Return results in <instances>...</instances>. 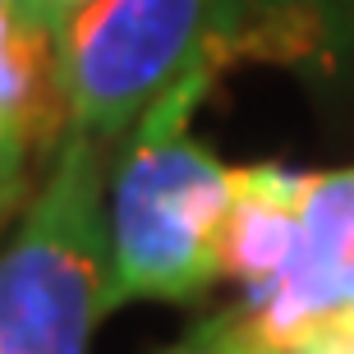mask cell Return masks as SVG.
Instances as JSON below:
<instances>
[{"label": "cell", "instance_id": "obj_1", "mask_svg": "<svg viewBox=\"0 0 354 354\" xmlns=\"http://www.w3.org/2000/svg\"><path fill=\"white\" fill-rule=\"evenodd\" d=\"M225 65L230 60L216 51L203 55L129 129L111 194L106 313L133 299H198L225 276L221 235L235 203V171L189 133L198 102Z\"/></svg>", "mask_w": 354, "mask_h": 354}, {"label": "cell", "instance_id": "obj_2", "mask_svg": "<svg viewBox=\"0 0 354 354\" xmlns=\"http://www.w3.org/2000/svg\"><path fill=\"white\" fill-rule=\"evenodd\" d=\"M111 221L102 143L69 124L32 207L0 253V354H88L106 317Z\"/></svg>", "mask_w": 354, "mask_h": 354}, {"label": "cell", "instance_id": "obj_3", "mask_svg": "<svg viewBox=\"0 0 354 354\" xmlns=\"http://www.w3.org/2000/svg\"><path fill=\"white\" fill-rule=\"evenodd\" d=\"M253 0H97L60 37L69 124L97 143L129 133L203 55L249 60Z\"/></svg>", "mask_w": 354, "mask_h": 354}, {"label": "cell", "instance_id": "obj_4", "mask_svg": "<svg viewBox=\"0 0 354 354\" xmlns=\"http://www.w3.org/2000/svg\"><path fill=\"white\" fill-rule=\"evenodd\" d=\"M69 129V97L60 83V37L19 0H0V143L51 147Z\"/></svg>", "mask_w": 354, "mask_h": 354}, {"label": "cell", "instance_id": "obj_5", "mask_svg": "<svg viewBox=\"0 0 354 354\" xmlns=\"http://www.w3.org/2000/svg\"><path fill=\"white\" fill-rule=\"evenodd\" d=\"M304 194L308 175L286 166H244L235 171V203L221 235V267L244 286H267L286 272L304 239Z\"/></svg>", "mask_w": 354, "mask_h": 354}, {"label": "cell", "instance_id": "obj_6", "mask_svg": "<svg viewBox=\"0 0 354 354\" xmlns=\"http://www.w3.org/2000/svg\"><path fill=\"white\" fill-rule=\"evenodd\" d=\"M354 55V0H258L253 60L341 69Z\"/></svg>", "mask_w": 354, "mask_h": 354}, {"label": "cell", "instance_id": "obj_7", "mask_svg": "<svg viewBox=\"0 0 354 354\" xmlns=\"http://www.w3.org/2000/svg\"><path fill=\"white\" fill-rule=\"evenodd\" d=\"M161 354H272V350H267V341L258 336L249 308H244V304H230L221 313L194 322L180 341L166 345Z\"/></svg>", "mask_w": 354, "mask_h": 354}, {"label": "cell", "instance_id": "obj_8", "mask_svg": "<svg viewBox=\"0 0 354 354\" xmlns=\"http://www.w3.org/2000/svg\"><path fill=\"white\" fill-rule=\"evenodd\" d=\"M295 354H354V304L327 313Z\"/></svg>", "mask_w": 354, "mask_h": 354}, {"label": "cell", "instance_id": "obj_9", "mask_svg": "<svg viewBox=\"0 0 354 354\" xmlns=\"http://www.w3.org/2000/svg\"><path fill=\"white\" fill-rule=\"evenodd\" d=\"M28 147H14V143H0V221L19 207V198L28 189Z\"/></svg>", "mask_w": 354, "mask_h": 354}, {"label": "cell", "instance_id": "obj_10", "mask_svg": "<svg viewBox=\"0 0 354 354\" xmlns=\"http://www.w3.org/2000/svg\"><path fill=\"white\" fill-rule=\"evenodd\" d=\"M19 10H24V14H32L37 24H46V28L55 32V37H60V19H55V0H19Z\"/></svg>", "mask_w": 354, "mask_h": 354}, {"label": "cell", "instance_id": "obj_11", "mask_svg": "<svg viewBox=\"0 0 354 354\" xmlns=\"http://www.w3.org/2000/svg\"><path fill=\"white\" fill-rule=\"evenodd\" d=\"M88 5H97V0H55V19H60V37H65V28L79 19Z\"/></svg>", "mask_w": 354, "mask_h": 354}]
</instances>
